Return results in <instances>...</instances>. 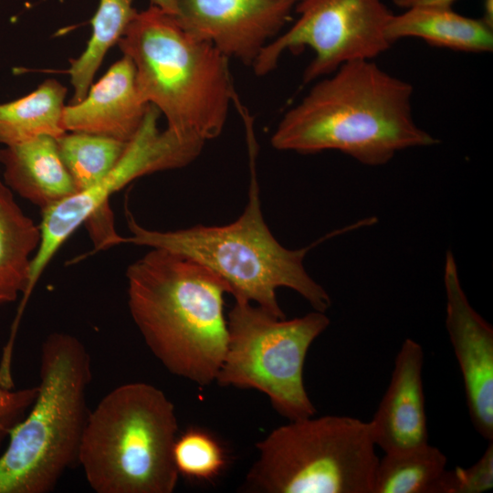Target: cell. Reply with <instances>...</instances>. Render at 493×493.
<instances>
[{"label": "cell", "instance_id": "44dd1931", "mask_svg": "<svg viewBox=\"0 0 493 493\" xmlns=\"http://www.w3.org/2000/svg\"><path fill=\"white\" fill-rule=\"evenodd\" d=\"M57 142L77 192L100 182L118 163L128 143L84 132H66L57 138Z\"/></svg>", "mask_w": 493, "mask_h": 493}, {"label": "cell", "instance_id": "4316f807", "mask_svg": "<svg viewBox=\"0 0 493 493\" xmlns=\"http://www.w3.org/2000/svg\"><path fill=\"white\" fill-rule=\"evenodd\" d=\"M152 5L159 6L164 11L170 13L173 8V0H151Z\"/></svg>", "mask_w": 493, "mask_h": 493}, {"label": "cell", "instance_id": "6da1fadb", "mask_svg": "<svg viewBox=\"0 0 493 493\" xmlns=\"http://www.w3.org/2000/svg\"><path fill=\"white\" fill-rule=\"evenodd\" d=\"M288 110L271 137L279 151H339L368 166H380L405 149L438 140L413 116V87L372 60H356L319 79Z\"/></svg>", "mask_w": 493, "mask_h": 493}, {"label": "cell", "instance_id": "484cf974", "mask_svg": "<svg viewBox=\"0 0 493 493\" xmlns=\"http://www.w3.org/2000/svg\"><path fill=\"white\" fill-rule=\"evenodd\" d=\"M482 9L483 14L480 18L493 26V0H483Z\"/></svg>", "mask_w": 493, "mask_h": 493}, {"label": "cell", "instance_id": "603a6c76", "mask_svg": "<svg viewBox=\"0 0 493 493\" xmlns=\"http://www.w3.org/2000/svg\"><path fill=\"white\" fill-rule=\"evenodd\" d=\"M493 488V444L467 468L456 467L444 472L436 493H482Z\"/></svg>", "mask_w": 493, "mask_h": 493}, {"label": "cell", "instance_id": "ffe728a7", "mask_svg": "<svg viewBox=\"0 0 493 493\" xmlns=\"http://www.w3.org/2000/svg\"><path fill=\"white\" fill-rule=\"evenodd\" d=\"M132 0H99L91 19L92 32L86 49L68 68L73 87L71 103L80 101L92 85L94 76L109 49L122 37L137 10Z\"/></svg>", "mask_w": 493, "mask_h": 493}, {"label": "cell", "instance_id": "8992f818", "mask_svg": "<svg viewBox=\"0 0 493 493\" xmlns=\"http://www.w3.org/2000/svg\"><path fill=\"white\" fill-rule=\"evenodd\" d=\"M177 432L174 405L162 390L127 383L89 411L79 465L97 493H172Z\"/></svg>", "mask_w": 493, "mask_h": 493}, {"label": "cell", "instance_id": "83f0119b", "mask_svg": "<svg viewBox=\"0 0 493 493\" xmlns=\"http://www.w3.org/2000/svg\"><path fill=\"white\" fill-rule=\"evenodd\" d=\"M294 1H295L296 3H298V2L300 1V0H294Z\"/></svg>", "mask_w": 493, "mask_h": 493}, {"label": "cell", "instance_id": "8fae6325", "mask_svg": "<svg viewBox=\"0 0 493 493\" xmlns=\"http://www.w3.org/2000/svg\"><path fill=\"white\" fill-rule=\"evenodd\" d=\"M294 0H173L169 13L190 35L251 66L288 21Z\"/></svg>", "mask_w": 493, "mask_h": 493}, {"label": "cell", "instance_id": "5b68a950", "mask_svg": "<svg viewBox=\"0 0 493 493\" xmlns=\"http://www.w3.org/2000/svg\"><path fill=\"white\" fill-rule=\"evenodd\" d=\"M91 374L89 353L77 337H46L37 397L0 454V493H49L79 464Z\"/></svg>", "mask_w": 493, "mask_h": 493}, {"label": "cell", "instance_id": "52a82bcc", "mask_svg": "<svg viewBox=\"0 0 493 493\" xmlns=\"http://www.w3.org/2000/svg\"><path fill=\"white\" fill-rule=\"evenodd\" d=\"M369 422L345 415L289 421L257 443L244 492L372 493L379 458Z\"/></svg>", "mask_w": 493, "mask_h": 493}, {"label": "cell", "instance_id": "9a60e30c", "mask_svg": "<svg viewBox=\"0 0 493 493\" xmlns=\"http://www.w3.org/2000/svg\"><path fill=\"white\" fill-rule=\"evenodd\" d=\"M5 184L42 211L77 193L57 139L40 136L0 150Z\"/></svg>", "mask_w": 493, "mask_h": 493}, {"label": "cell", "instance_id": "30bf717a", "mask_svg": "<svg viewBox=\"0 0 493 493\" xmlns=\"http://www.w3.org/2000/svg\"><path fill=\"white\" fill-rule=\"evenodd\" d=\"M159 114L154 106H149L139 131L100 182L42 211L40 244L32 258L23 303H27L37 282L59 247L90 216L109 205L110 195L138 177L184 167L200 154L201 149L194 143L167 128L160 131L157 127Z\"/></svg>", "mask_w": 493, "mask_h": 493}, {"label": "cell", "instance_id": "7402d4cb", "mask_svg": "<svg viewBox=\"0 0 493 493\" xmlns=\"http://www.w3.org/2000/svg\"><path fill=\"white\" fill-rule=\"evenodd\" d=\"M173 460L179 475L187 478L209 481L225 469L226 456L217 439L209 432L193 427L177 436Z\"/></svg>", "mask_w": 493, "mask_h": 493}, {"label": "cell", "instance_id": "cb8c5ba5", "mask_svg": "<svg viewBox=\"0 0 493 493\" xmlns=\"http://www.w3.org/2000/svg\"><path fill=\"white\" fill-rule=\"evenodd\" d=\"M37 391V386L15 390L0 385V450L14 427L28 413Z\"/></svg>", "mask_w": 493, "mask_h": 493}, {"label": "cell", "instance_id": "e0dca14e", "mask_svg": "<svg viewBox=\"0 0 493 493\" xmlns=\"http://www.w3.org/2000/svg\"><path fill=\"white\" fill-rule=\"evenodd\" d=\"M40 239L39 225L22 211L11 189L0 181V305L26 292L31 255Z\"/></svg>", "mask_w": 493, "mask_h": 493}, {"label": "cell", "instance_id": "7a4b0ae2", "mask_svg": "<svg viewBox=\"0 0 493 493\" xmlns=\"http://www.w3.org/2000/svg\"><path fill=\"white\" fill-rule=\"evenodd\" d=\"M128 308L146 345L173 375L215 382L227 344V284L184 255L152 248L126 271Z\"/></svg>", "mask_w": 493, "mask_h": 493}, {"label": "cell", "instance_id": "5bb4252c", "mask_svg": "<svg viewBox=\"0 0 493 493\" xmlns=\"http://www.w3.org/2000/svg\"><path fill=\"white\" fill-rule=\"evenodd\" d=\"M149 106L138 93L132 61L123 56L91 85L83 100L65 106L62 125L66 131L128 142L139 131Z\"/></svg>", "mask_w": 493, "mask_h": 493}, {"label": "cell", "instance_id": "2e32d148", "mask_svg": "<svg viewBox=\"0 0 493 493\" xmlns=\"http://www.w3.org/2000/svg\"><path fill=\"white\" fill-rule=\"evenodd\" d=\"M386 37L392 45L402 38L416 37L457 51L483 53L493 48V26L480 17L460 15L452 7L414 6L393 14Z\"/></svg>", "mask_w": 493, "mask_h": 493}, {"label": "cell", "instance_id": "3957f363", "mask_svg": "<svg viewBox=\"0 0 493 493\" xmlns=\"http://www.w3.org/2000/svg\"><path fill=\"white\" fill-rule=\"evenodd\" d=\"M251 180L247 205L234 222L225 226H194L173 231L142 226L126 209L128 243L163 248L188 257L213 271L228 286L235 299L248 300L272 315L284 319L277 289L291 288L314 310L325 312L330 298L307 272L303 260L309 246L300 249L283 246L265 222L256 174V143L252 126H246Z\"/></svg>", "mask_w": 493, "mask_h": 493}, {"label": "cell", "instance_id": "9c48e42d", "mask_svg": "<svg viewBox=\"0 0 493 493\" xmlns=\"http://www.w3.org/2000/svg\"><path fill=\"white\" fill-rule=\"evenodd\" d=\"M298 20L278 35L252 65L254 72H271L288 50L309 47L314 58L303 80L309 83L328 76L343 64L372 60L392 44L386 26L393 13L383 0H300Z\"/></svg>", "mask_w": 493, "mask_h": 493}, {"label": "cell", "instance_id": "7c38bea8", "mask_svg": "<svg viewBox=\"0 0 493 493\" xmlns=\"http://www.w3.org/2000/svg\"><path fill=\"white\" fill-rule=\"evenodd\" d=\"M446 326L465 386L467 405L477 432L493 441V328L470 305L460 284L452 252L444 269Z\"/></svg>", "mask_w": 493, "mask_h": 493}, {"label": "cell", "instance_id": "ba28073f", "mask_svg": "<svg viewBox=\"0 0 493 493\" xmlns=\"http://www.w3.org/2000/svg\"><path fill=\"white\" fill-rule=\"evenodd\" d=\"M226 320L227 344L215 378L218 385L263 393L288 421L314 416L303 367L310 345L330 325L325 312L286 320L248 300L235 299Z\"/></svg>", "mask_w": 493, "mask_h": 493}, {"label": "cell", "instance_id": "4fadbf2b", "mask_svg": "<svg viewBox=\"0 0 493 493\" xmlns=\"http://www.w3.org/2000/svg\"><path fill=\"white\" fill-rule=\"evenodd\" d=\"M424 350L412 339L401 345L390 383L369 422L384 453L428 443L423 385Z\"/></svg>", "mask_w": 493, "mask_h": 493}, {"label": "cell", "instance_id": "ac0fdd59", "mask_svg": "<svg viewBox=\"0 0 493 493\" xmlns=\"http://www.w3.org/2000/svg\"><path fill=\"white\" fill-rule=\"evenodd\" d=\"M67 89L59 81L46 79L34 91L0 104V143H21L40 136L58 138L67 131L62 125Z\"/></svg>", "mask_w": 493, "mask_h": 493}, {"label": "cell", "instance_id": "d6986e66", "mask_svg": "<svg viewBox=\"0 0 493 493\" xmlns=\"http://www.w3.org/2000/svg\"><path fill=\"white\" fill-rule=\"evenodd\" d=\"M447 458L428 443L385 453L379 459L372 493H436Z\"/></svg>", "mask_w": 493, "mask_h": 493}, {"label": "cell", "instance_id": "d4e9b609", "mask_svg": "<svg viewBox=\"0 0 493 493\" xmlns=\"http://www.w3.org/2000/svg\"><path fill=\"white\" fill-rule=\"evenodd\" d=\"M393 4L403 9L414 6H444L452 7L457 0H393Z\"/></svg>", "mask_w": 493, "mask_h": 493}, {"label": "cell", "instance_id": "277c9868", "mask_svg": "<svg viewBox=\"0 0 493 493\" xmlns=\"http://www.w3.org/2000/svg\"><path fill=\"white\" fill-rule=\"evenodd\" d=\"M118 45L134 65L141 99L168 130L203 147L221 134L236 97L228 58L153 5L136 12Z\"/></svg>", "mask_w": 493, "mask_h": 493}]
</instances>
